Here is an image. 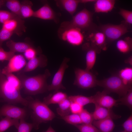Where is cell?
Masks as SVG:
<instances>
[{
  "label": "cell",
  "mask_w": 132,
  "mask_h": 132,
  "mask_svg": "<svg viewBox=\"0 0 132 132\" xmlns=\"http://www.w3.org/2000/svg\"><path fill=\"white\" fill-rule=\"evenodd\" d=\"M18 77L22 84V88H23L26 93L34 95L43 93L47 90V80L51 76L49 70L46 69L43 74L29 77L24 74L18 73Z\"/></svg>",
  "instance_id": "6da1fadb"
},
{
  "label": "cell",
  "mask_w": 132,
  "mask_h": 132,
  "mask_svg": "<svg viewBox=\"0 0 132 132\" xmlns=\"http://www.w3.org/2000/svg\"><path fill=\"white\" fill-rule=\"evenodd\" d=\"M20 91L8 82L0 70V100L10 104L20 103L27 106L28 99L22 97Z\"/></svg>",
  "instance_id": "7a4b0ae2"
},
{
  "label": "cell",
  "mask_w": 132,
  "mask_h": 132,
  "mask_svg": "<svg viewBox=\"0 0 132 132\" xmlns=\"http://www.w3.org/2000/svg\"><path fill=\"white\" fill-rule=\"evenodd\" d=\"M28 99V106L32 110L31 116L35 129L39 128L41 123L52 121L55 117V113L43 102L37 99Z\"/></svg>",
  "instance_id": "3957f363"
},
{
  "label": "cell",
  "mask_w": 132,
  "mask_h": 132,
  "mask_svg": "<svg viewBox=\"0 0 132 132\" xmlns=\"http://www.w3.org/2000/svg\"><path fill=\"white\" fill-rule=\"evenodd\" d=\"M96 85L103 88L109 93L113 92L122 97L127 93L130 88L123 83L118 75H113L101 80H97Z\"/></svg>",
  "instance_id": "277c9868"
},
{
  "label": "cell",
  "mask_w": 132,
  "mask_h": 132,
  "mask_svg": "<svg viewBox=\"0 0 132 132\" xmlns=\"http://www.w3.org/2000/svg\"><path fill=\"white\" fill-rule=\"evenodd\" d=\"M93 15L87 9H84L74 16L70 21L63 22L60 29L75 27L81 30L90 28L93 25Z\"/></svg>",
  "instance_id": "5b68a950"
},
{
  "label": "cell",
  "mask_w": 132,
  "mask_h": 132,
  "mask_svg": "<svg viewBox=\"0 0 132 132\" xmlns=\"http://www.w3.org/2000/svg\"><path fill=\"white\" fill-rule=\"evenodd\" d=\"M130 25L123 21L120 24H107L101 25L99 30L105 34L107 41H113L130 32Z\"/></svg>",
  "instance_id": "8992f818"
},
{
  "label": "cell",
  "mask_w": 132,
  "mask_h": 132,
  "mask_svg": "<svg viewBox=\"0 0 132 132\" xmlns=\"http://www.w3.org/2000/svg\"><path fill=\"white\" fill-rule=\"evenodd\" d=\"M75 78L74 84L83 89H88L97 85L96 77L86 69L77 68L75 71Z\"/></svg>",
  "instance_id": "52a82bcc"
},
{
  "label": "cell",
  "mask_w": 132,
  "mask_h": 132,
  "mask_svg": "<svg viewBox=\"0 0 132 132\" xmlns=\"http://www.w3.org/2000/svg\"><path fill=\"white\" fill-rule=\"evenodd\" d=\"M81 30L75 27L60 29V38L62 40L72 45H79L82 44L84 39Z\"/></svg>",
  "instance_id": "ba28073f"
},
{
  "label": "cell",
  "mask_w": 132,
  "mask_h": 132,
  "mask_svg": "<svg viewBox=\"0 0 132 132\" xmlns=\"http://www.w3.org/2000/svg\"><path fill=\"white\" fill-rule=\"evenodd\" d=\"M70 60V59L68 58H64L58 70L54 75L51 84L48 85L47 90H55L56 91L60 89H66L62 84V81L65 70L68 67L67 63Z\"/></svg>",
  "instance_id": "9c48e42d"
},
{
  "label": "cell",
  "mask_w": 132,
  "mask_h": 132,
  "mask_svg": "<svg viewBox=\"0 0 132 132\" xmlns=\"http://www.w3.org/2000/svg\"><path fill=\"white\" fill-rule=\"evenodd\" d=\"M27 115V111L25 108L10 104L5 105L0 109V116H5L18 120L24 119Z\"/></svg>",
  "instance_id": "30bf717a"
},
{
  "label": "cell",
  "mask_w": 132,
  "mask_h": 132,
  "mask_svg": "<svg viewBox=\"0 0 132 132\" xmlns=\"http://www.w3.org/2000/svg\"><path fill=\"white\" fill-rule=\"evenodd\" d=\"M9 61L7 65L1 70L4 75L20 71L27 63L25 58L21 54L15 55Z\"/></svg>",
  "instance_id": "8fae6325"
},
{
  "label": "cell",
  "mask_w": 132,
  "mask_h": 132,
  "mask_svg": "<svg viewBox=\"0 0 132 132\" xmlns=\"http://www.w3.org/2000/svg\"><path fill=\"white\" fill-rule=\"evenodd\" d=\"M2 28L20 36L25 31L26 28L24 20L17 16L3 23Z\"/></svg>",
  "instance_id": "7c38bea8"
},
{
  "label": "cell",
  "mask_w": 132,
  "mask_h": 132,
  "mask_svg": "<svg viewBox=\"0 0 132 132\" xmlns=\"http://www.w3.org/2000/svg\"><path fill=\"white\" fill-rule=\"evenodd\" d=\"M109 94L104 90L102 92H98L93 96L95 104L108 109H111L118 105V100L108 95Z\"/></svg>",
  "instance_id": "4fadbf2b"
},
{
  "label": "cell",
  "mask_w": 132,
  "mask_h": 132,
  "mask_svg": "<svg viewBox=\"0 0 132 132\" xmlns=\"http://www.w3.org/2000/svg\"><path fill=\"white\" fill-rule=\"evenodd\" d=\"M88 39L91 46L97 50L98 53L101 50H106V39L104 34L101 31L93 30L89 35Z\"/></svg>",
  "instance_id": "5bb4252c"
},
{
  "label": "cell",
  "mask_w": 132,
  "mask_h": 132,
  "mask_svg": "<svg viewBox=\"0 0 132 132\" xmlns=\"http://www.w3.org/2000/svg\"><path fill=\"white\" fill-rule=\"evenodd\" d=\"M48 60L46 57L43 54H40L29 60L22 70L19 73H24L31 71L38 67L44 68L47 66Z\"/></svg>",
  "instance_id": "9a60e30c"
},
{
  "label": "cell",
  "mask_w": 132,
  "mask_h": 132,
  "mask_svg": "<svg viewBox=\"0 0 132 132\" xmlns=\"http://www.w3.org/2000/svg\"><path fill=\"white\" fill-rule=\"evenodd\" d=\"M95 108L92 113L94 120H99L107 118L117 119L121 116L115 114L111 109H108L95 104Z\"/></svg>",
  "instance_id": "2e32d148"
},
{
  "label": "cell",
  "mask_w": 132,
  "mask_h": 132,
  "mask_svg": "<svg viewBox=\"0 0 132 132\" xmlns=\"http://www.w3.org/2000/svg\"><path fill=\"white\" fill-rule=\"evenodd\" d=\"M36 18L55 21L56 17L55 13L49 5L46 3L37 10L34 11L33 16Z\"/></svg>",
  "instance_id": "e0dca14e"
},
{
  "label": "cell",
  "mask_w": 132,
  "mask_h": 132,
  "mask_svg": "<svg viewBox=\"0 0 132 132\" xmlns=\"http://www.w3.org/2000/svg\"><path fill=\"white\" fill-rule=\"evenodd\" d=\"M83 48L86 51L85 69L90 71L95 64L97 54L98 53L97 50L91 46L89 43H87L84 45Z\"/></svg>",
  "instance_id": "ac0fdd59"
},
{
  "label": "cell",
  "mask_w": 132,
  "mask_h": 132,
  "mask_svg": "<svg viewBox=\"0 0 132 132\" xmlns=\"http://www.w3.org/2000/svg\"><path fill=\"white\" fill-rule=\"evenodd\" d=\"M116 1L114 0H96L94 4V10L97 13H107L113 9Z\"/></svg>",
  "instance_id": "d6986e66"
},
{
  "label": "cell",
  "mask_w": 132,
  "mask_h": 132,
  "mask_svg": "<svg viewBox=\"0 0 132 132\" xmlns=\"http://www.w3.org/2000/svg\"><path fill=\"white\" fill-rule=\"evenodd\" d=\"M92 124L101 132H112L115 126L113 119L111 118L94 120Z\"/></svg>",
  "instance_id": "ffe728a7"
},
{
  "label": "cell",
  "mask_w": 132,
  "mask_h": 132,
  "mask_svg": "<svg viewBox=\"0 0 132 132\" xmlns=\"http://www.w3.org/2000/svg\"><path fill=\"white\" fill-rule=\"evenodd\" d=\"M7 46L10 51L13 52L24 53L28 49L33 47L32 44L24 42H16L10 40L6 43Z\"/></svg>",
  "instance_id": "44dd1931"
},
{
  "label": "cell",
  "mask_w": 132,
  "mask_h": 132,
  "mask_svg": "<svg viewBox=\"0 0 132 132\" xmlns=\"http://www.w3.org/2000/svg\"><path fill=\"white\" fill-rule=\"evenodd\" d=\"M67 97L66 94L58 91L44 97L43 102L47 106L51 104H58Z\"/></svg>",
  "instance_id": "7402d4cb"
},
{
  "label": "cell",
  "mask_w": 132,
  "mask_h": 132,
  "mask_svg": "<svg viewBox=\"0 0 132 132\" xmlns=\"http://www.w3.org/2000/svg\"><path fill=\"white\" fill-rule=\"evenodd\" d=\"M60 6L71 15H73L76 11L80 0H61L57 1Z\"/></svg>",
  "instance_id": "603a6c76"
},
{
  "label": "cell",
  "mask_w": 132,
  "mask_h": 132,
  "mask_svg": "<svg viewBox=\"0 0 132 132\" xmlns=\"http://www.w3.org/2000/svg\"><path fill=\"white\" fill-rule=\"evenodd\" d=\"M118 50L123 53H127L131 51L132 49V38L126 37L123 39L118 40L116 43Z\"/></svg>",
  "instance_id": "cb8c5ba5"
},
{
  "label": "cell",
  "mask_w": 132,
  "mask_h": 132,
  "mask_svg": "<svg viewBox=\"0 0 132 132\" xmlns=\"http://www.w3.org/2000/svg\"><path fill=\"white\" fill-rule=\"evenodd\" d=\"M20 17L22 19L33 17L34 11L32 8L33 4L30 1L25 0L21 3Z\"/></svg>",
  "instance_id": "d4e9b609"
},
{
  "label": "cell",
  "mask_w": 132,
  "mask_h": 132,
  "mask_svg": "<svg viewBox=\"0 0 132 132\" xmlns=\"http://www.w3.org/2000/svg\"><path fill=\"white\" fill-rule=\"evenodd\" d=\"M118 75L123 84L126 86L132 88V68L127 67L121 70Z\"/></svg>",
  "instance_id": "484cf974"
},
{
  "label": "cell",
  "mask_w": 132,
  "mask_h": 132,
  "mask_svg": "<svg viewBox=\"0 0 132 132\" xmlns=\"http://www.w3.org/2000/svg\"><path fill=\"white\" fill-rule=\"evenodd\" d=\"M19 123L18 119L6 117L0 121V132H4L13 126L17 129Z\"/></svg>",
  "instance_id": "4316f807"
},
{
  "label": "cell",
  "mask_w": 132,
  "mask_h": 132,
  "mask_svg": "<svg viewBox=\"0 0 132 132\" xmlns=\"http://www.w3.org/2000/svg\"><path fill=\"white\" fill-rule=\"evenodd\" d=\"M68 98L71 102H76L82 106L89 104L94 103L93 96L86 97L82 95L70 96Z\"/></svg>",
  "instance_id": "83f0119b"
},
{
  "label": "cell",
  "mask_w": 132,
  "mask_h": 132,
  "mask_svg": "<svg viewBox=\"0 0 132 132\" xmlns=\"http://www.w3.org/2000/svg\"><path fill=\"white\" fill-rule=\"evenodd\" d=\"M70 103L71 102L68 97L59 103V107L56 109L57 114L61 117L70 114L71 113Z\"/></svg>",
  "instance_id": "f1b7e54d"
},
{
  "label": "cell",
  "mask_w": 132,
  "mask_h": 132,
  "mask_svg": "<svg viewBox=\"0 0 132 132\" xmlns=\"http://www.w3.org/2000/svg\"><path fill=\"white\" fill-rule=\"evenodd\" d=\"M5 4L7 8L11 11V12L21 18L20 11L21 4L19 0H6Z\"/></svg>",
  "instance_id": "f546056e"
},
{
  "label": "cell",
  "mask_w": 132,
  "mask_h": 132,
  "mask_svg": "<svg viewBox=\"0 0 132 132\" xmlns=\"http://www.w3.org/2000/svg\"><path fill=\"white\" fill-rule=\"evenodd\" d=\"M118 104L124 105L131 110L132 108V88L130 89L125 96L117 100Z\"/></svg>",
  "instance_id": "4dcf8cb0"
},
{
  "label": "cell",
  "mask_w": 132,
  "mask_h": 132,
  "mask_svg": "<svg viewBox=\"0 0 132 132\" xmlns=\"http://www.w3.org/2000/svg\"><path fill=\"white\" fill-rule=\"evenodd\" d=\"M8 82L19 90L22 88L21 81L18 77L12 73H7L4 75Z\"/></svg>",
  "instance_id": "1f68e13d"
},
{
  "label": "cell",
  "mask_w": 132,
  "mask_h": 132,
  "mask_svg": "<svg viewBox=\"0 0 132 132\" xmlns=\"http://www.w3.org/2000/svg\"><path fill=\"white\" fill-rule=\"evenodd\" d=\"M61 119L68 123L73 125L82 124L79 114H72L61 117Z\"/></svg>",
  "instance_id": "d6a6232c"
},
{
  "label": "cell",
  "mask_w": 132,
  "mask_h": 132,
  "mask_svg": "<svg viewBox=\"0 0 132 132\" xmlns=\"http://www.w3.org/2000/svg\"><path fill=\"white\" fill-rule=\"evenodd\" d=\"M79 114L82 124H92L94 120L92 113H90L86 110L83 109Z\"/></svg>",
  "instance_id": "836d02e7"
},
{
  "label": "cell",
  "mask_w": 132,
  "mask_h": 132,
  "mask_svg": "<svg viewBox=\"0 0 132 132\" xmlns=\"http://www.w3.org/2000/svg\"><path fill=\"white\" fill-rule=\"evenodd\" d=\"M80 132H101L92 124H82L74 125Z\"/></svg>",
  "instance_id": "e575fe53"
},
{
  "label": "cell",
  "mask_w": 132,
  "mask_h": 132,
  "mask_svg": "<svg viewBox=\"0 0 132 132\" xmlns=\"http://www.w3.org/2000/svg\"><path fill=\"white\" fill-rule=\"evenodd\" d=\"M20 121L18 128V132H31L34 126L33 123H29L26 122L24 119L20 120Z\"/></svg>",
  "instance_id": "d590c367"
},
{
  "label": "cell",
  "mask_w": 132,
  "mask_h": 132,
  "mask_svg": "<svg viewBox=\"0 0 132 132\" xmlns=\"http://www.w3.org/2000/svg\"><path fill=\"white\" fill-rule=\"evenodd\" d=\"M124 20V21L130 25L132 24V11L121 8L119 12Z\"/></svg>",
  "instance_id": "8d00e7d4"
},
{
  "label": "cell",
  "mask_w": 132,
  "mask_h": 132,
  "mask_svg": "<svg viewBox=\"0 0 132 132\" xmlns=\"http://www.w3.org/2000/svg\"><path fill=\"white\" fill-rule=\"evenodd\" d=\"M17 16H18L11 12L0 10V23L3 24L6 21Z\"/></svg>",
  "instance_id": "74e56055"
},
{
  "label": "cell",
  "mask_w": 132,
  "mask_h": 132,
  "mask_svg": "<svg viewBox=\"0 0 132 132\" xmlns=\"http://www.w3.org/2000/svg\"><path fill=\"white\" fill-rule=\"evenodd\" d=\"M13 34L12 33L1 28L0 30V47H2L3 43L9 40Z\"/></svg>",
  "instance_id": "f35d334b"
},
{
  "label": "cell",
  "mask_w": 132,
  "mask_h": 132,
  "mask_svg": "<svg viewBox=\"0 0 132 132\" xmlns=\"http://www.w3.org/2000/svg\"><path fill=\"white\" fill-rule=\"evenodd\" d=\"M15 55L13 52L10 51H6L2 47H0V61H9Z\"/></svg>",
  "instance_id": "ab89813d"
},
{
  "label": "cell",
  "mask_w": 132,
  "mask_h": 132,
  "mask_svg": "<svg viewBox=\"0 0 132 132\" xmlns=\"http://www.w3.org/2000/svg\"><path fill=\"white\" fill-rule=\"evenodd\" d=\"M37 54L36 50L33 47L28 49L24 53V56L29 60L36 56Z\"/></svg>",
  "instance_id": "60d3db41"
},
{
  "label": "cell",
  "mask_w": 132,
  "mask_h": 132,
  "mask_svg": "<svg viewBox=\"0 0 132 132\" xmlns=\"http://www.w3.org/2000/svg\"><path fill=\"white\" fill-rule=\"evenodd\" d=\"M83 109V107L79 104L76 102H71L70 110L71 113L72 114H79Z\"/></svg>",
  "instance_id": "b9f144b4"
},
{
  "label": "cell",
  "mask_w": 132,
  "mask_h": 132,
  "mask_svg": "<svg viewBox=\"0 0 132 132\" xmlns=\"http://www.w3.org/2000/svg\"><path fill=\"white\" fill-rule=\"evenodd\" d=\"M125 131L132 132V115H130L122 125Z\"/></svg>",
  "instance_id": "7bdbcfd3"
},
{
  "label": "cell",
  "mask_w": 132,
  "mask_h": 132,
  "mask_svg": "<svg viewBox=\"0 0 132 132\" xmlns=\"http://www.w3.org/2000/svg\"><path fill=\"white\" fill-rule=\"evenodd\" d=\"M96 0H80V3H86L88 2H95Z\"/></svg>",
  "instance_id": "ee69618b"
},
{
  "label": "cell",
  "mask_w": 132,
  "mask_h": 132,
  "mask_svg": "<svg viewBox=\"0 0 132 132\" xmlns=\"http://www.w3.org/2000/svg\"><path fill=\"white\" fill-rule=\"evenodd\" d=\"M55 132V130L50 126L47 130L45 132Z\"/></svg>",
  "instance_id": "f6af8a7d"
},
{
  "label": "cell",
  "mask_w": 132,
  "mask_h": 132,
  "mask_svg": "<svg viewBox=\"0 0 132 132\" xmlns=\"http://www.w3.org/2000/svg\"><path fill=\"white\" fill-rule=\"evenodd\" d=\"M125 62L130 64L131 65L132 64V57L131 56L126 60Z\"/></svg>",
  "instance_id": "bcb514c9"
},
{
  "label": "cell",
  "mask_w": 132,
  "mask_h": 132,
  "mask_svg": "<svg viewBox=\"0 0 132 132\" xmlns=\"http://www.w3.org/2000/svg\"><path fill=\"white\" fill-rule=\"evenodd\" d=\"M6 0H0V8L5 4Z\"/></svg>",
  "instance_id": "7dc6e473"
},
{
  "label": "cell",
  "mask_w": 132,
  "mask_h": 132,
  "mask_svg": "<svg viewBox=\"0 0 132 132\" xmlns=\"http://www.w3.org/2000/svg\"><path fill=\"white\" fill-rule=\"evenodd\" d=\"M125 132V131H124L122 132Z\"/></svg>",
  "instance_id": "c3c4849f"
}]
</instances>
